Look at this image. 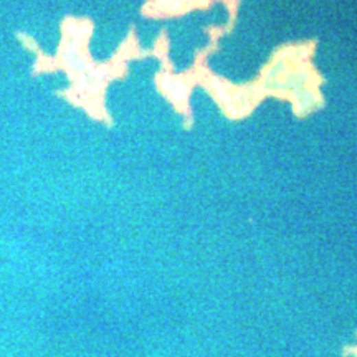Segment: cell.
I'll return each instance as SVG.
<instances>
[{
  "label": "cell",
  "instance_id": "6da1fadb",
  "mask_svg": "<svg viewBox=\"0 0 357 357\" xmlns=\"http://www.w3.org/2000/svg\"><path fill=\"white\" fill-rule=\"evenodd\" d=\"M87 25V22L80 23V20H65L63 40L62 45H60L58 55L55 58H50L43 51H40L30 36L20 35V38L23 40L25 47L36 54V63L34 67L35 75L62 68L73 81L70 91L62 93L65 98H68L78 106H83L88 113H91V116L98 117V119H108L104 116L106 113H104L103 108L104 83L124 73L123 62L113 60V63L96 67L88 55L87 43L89 28L84 30Z\"/></svg>",
  "mask_w": 357,
  "mask_h": 357
}]
</instances>
